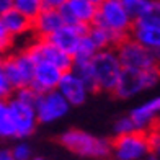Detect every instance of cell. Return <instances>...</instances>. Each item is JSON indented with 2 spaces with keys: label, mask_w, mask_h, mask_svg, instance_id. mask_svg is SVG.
<instances>
[{
  "label": "cell",
  "mask_w": 160,
  "mask_h": 160,
  "mask_svg": "<svg viewBox=\"0 0 160 160\" xmlns=\"http://www.w3.org/2000/svg\"><path fill=\"white\" fill-rule=\"evenodd\" d=\"M12 7L21 15H25L28 20H33L38 13L44 8L42 7V0H13Z\"/></svg>",
  "instance_id": "cell-20"
},
{
  "label": "cell",
  "mask_w": 160,
  "mask_h": 160,
  "mask_svg": "<svg viewBox=\"0 0 160 160\" xmlns=\"http://www.w3.org/2000/svg\"><path fill=\"white\" fill-rule=\"evenodd\" d=\"M87 36L92 39V42L95 44V48L100 51V49H108V48H116L122 41L119 36H116L114 33L105 30L101 26H97V25H90L88 30H87Z\"/></svg>",
  "instance_id": "cell-18"
},
{
  "label": "cell",
  "mask_w": 160,
  "mask_h": 160,
  "mask_svg": "<svg viewBox=\"0 0 160 160\" xmlns=\"http://www.w3.org/2000/svg\"><path fill=\"white\" fill-rule=\"evenodd\" d=\"M92 25L101 26L124 39L132 28V17L119 0H105L97 5V15Z\"/></svg>",
  "instance_id": "cell-4"
},
{
  "label": "cell",
  "mask_w": 160,
  "mask_h": 160,
  "mask_svg": "<svg viewBox=\"0 0 160 160\" xmlns=\"http://www.w3.org/2000/svg\"><path fill=\"white\" fill-rule=\"evenodd\" d=\"M13 36L7 31V28L3 26V23L0 21V54H7L8 51L13 48Z\"/></svg>",
  "instance_id": "cell-25"
},
{
  "label": "cell",
  "mask_w": 160,
  "mask_h": 160,
  "mask_svg": "<svg viewBox=\"0 0 160 160\" xmlns=\"http://www.w3.org/2000/svg\"><path fill=\"white\" fill-rule=\"evenodd\" d=\"M62 18L59 10L42 8L38 15L31 20V33L34 38H49L54 31L62 26Z\"/></svg>",
  "instance_id": "cell-16"
},
{
  "label": "cell",
  "mask_w": 160,
  "mask_h": 160,
  "mask_svg": "<svg viewBox=\"0 0 160 160\" xmlns=\"http://www.w3.org/2000/svg\"><path fill=\"white\" fill-rule=\"evenodd\" d=\"M10 154L13 157V160H30L33 157L31 147L26 142H18L10 149Z\"/></svg>",
  "instance_id": "cell-23"
},
{
  "label": "cell",
  "mask_w": 160,
  "mask_h": 160,
  "mask_svg": "<svg viewBox=\"0 0 160 160\" xmlns=\"http://www.w3.org/2000/svg\"><path fill=\"white\" fill-rule=\"evenodd\" d=\"M65 0H42V7L44 8H52V10H59L64 5Z\"/></svg>",
  "instance_id": "cell-27"
},
{
  "label": "cell",
  "mask_w": 160,
  "mask_h": 160,
  "mask_svg": "<svg viewBox=\"0 0 160 160\" xmlns=\"http://www.w3.org/2000/svg\"><path fill=\"white\" fill-rule=\"evenodd\" d=\"M17 137L15 126H13L8 103L7 100H0V139H13Z\"/></svg>",
  "instance_id": "cell-19"
},
{
  "label": "cell",
  "mask_w": 160,
  "mask_h": 160,
  "mask_svg": "<svg viewBox=\"0 0 160 160\" xmlns=\"http://www.w3.org/2000/svg\"><path fill=\"white\" fill-rule=\"evenodd\" d=\"M0 21L3 23L7 31H8L13 38L23 36L26 33H31V20H28L25 15H21V13L17 12L13 7L0 15Z\"/></svg>",
  "instance_id": "cell-17"
},
{
  "label": "cell",
  "mask_w": 160,
  "mask_h": 160,
  "mask_svg": "<svg viewBox=\"0 0 160 160\" xmlns=\"http://www.w3.org/2000/svg\"><path fill=\"white\" fill-rule=\"evenodd\" d=\"M145 160H158V157L155 154H149L147 157H145Z\"/></svg>",
  "instance_id": "cell-31"
},
{
  "label": "cell",
  "mask_w": 160,
  "mask_h": 160,
  "mask_svg": "<svg viewBox=\"0 0 160 160\" xmlns=\"http://www.w3.org/2000/svg\"><path fill=\"white\" fill-rule=\"evenodd\" d=\"M13 92L15 90L12 88L10 82L7 80L5 74L2 72V69H0V100H8L13 95Z\"/></svg>",
  "instance_id": "cell-26"
},
{
  "label": "cell",
  "mask_w": 160,
  "mask_h": 160,
  "mask_svg": "<svg viewBox=\"0 0 160 160\" xmlns=\"http://www.w3.org/2000/svg\"><path fill=\"white\" fill-rule=\"evenodd\" d=\"M59 142L69 152L87 158H106L110 157L111 141L98 137L82 129H69L59 136Z\"/></svg>",
  "instance_id": "cell-1"
},
{
  "label": "cell",
  "mask_w": 160,
  "mask_h": 160,
  "mask_svg": "<svg viewBox=\"0 0 160 160\" xmlns=\"http://www.w3.org/2000/svg\"><path fill=\"white\" fill-rule=\"evenodd\" d=\"M57 92L65 98V101L70 105V106H78V105H83L87 97L90 95L87 85L80 80L72 70H65L62 72L61 80L57 83Z\"/></svg>",
  "instance_id": "cell-13"
},
{
  "label": "cell",
  "mask_w": 160,
  "mask_h": 160,
  "mask_svg": "<svg viewBox=\"0 0 160 160\" xmlns=\"http://www.w3.org/2000/svg\"><path fill=\"white\" fill-rule=\"evenodd\" d=\"M34 64L36 62L33 61V57L26 52V49H23V51H18V52L3 56L0 69L5 74L7 80L10 82L12 88L18 90L31 85Z\"/></svg>",
  "instance_id": "cell-6"
},
{
  "label": "cell",
  "mask_w": 160,
  "mask_h": 160,
  "mask_svg": "<svg viewBox=\"0 0 160 160\" xmlns=\"http://www.w3.org/2000/svg\"><path fill=\"white\" fill-rule=\"evenodd\" d=\"M158 78H160L158 67L145 69V70L122 67L118 77V82H116L111 93L121 100H129L145 90L152 88V87H155Z\"/></svg>",
  "instance_id": "cell-2"
},
{
  "label": "cell",
  "mask_w": 160,
  "mask_h": 160,
  "mask_svg": "<svg viewBox=\"0 0 160 160\" xmlns=\"http://www.w3.org/2000/svg\"><path fill=\"white\" fill-rule=\"evenodd\" d=\"M69 110H70V105L57 90L39 93L34 103L38 124H51V122L59 121L69 113Z\"/></svg>",
  "instance_id": "cell-8"
},
{
  "label": "cell",
  "mask_w": 160,
  "mask_h": 160,
  "mask_svg": "<svg viewBox=\"0 0 160 160\" xmlns=\"http://www.w3.org/2000/svg\"><path fill=\"white\" fill-rule=\"evenodd\" d=\"M92 3H95V5H100L101 2H105V0H90Z\"/></svg>",
  "instance_id": "cell-32"
},
{
  "label": "cell",
  "mask_w": 160,
  "mask_h": 160,
  "mask_svg": "<svg viewBox=\"0 0 160 160\" xmlns=\"http://www.w3.org/2000/svg\"><path fill=\"white\" fill-rule=\"evenodd\" d=\"M2 59H3V54H0V64H2Z\"/></svg>",
  "instance_id": "cell-34"
},
{
  "label": "cell",
  "mask_w": 160,
  "mask_h": 160,
  "mask_svg": "<svg viewBox=\"0 0 160 160\" xmlns=\"http://www.w3.org/2000/svg\"><path fill=\"white\" fill-rule=\"evenodd\" d=\"M90 69L97 92H113L122 65L113 48L100 49L90 59Z\"/></svg>",
  "instance_id": "cell-3"
},
{
  "label": "cell",
  "mask_w": 160,
  "mask_h": 160,
  "mask_svg": "<svg viewBox=\"0 0 160 160\" xmlns=\"http://www.w3.org/2000/svg\"><path fill=\"white\" fill-rule=\"evenodd\" d=\"M0 160H13V157L10 154V149H2L0 150Z\"/></svg>",
  "instance_id": "cell-30"
},
{
  "label": "cell",
  "mask_w": 160,
  "mask_h": 160,
  "mask_svg": "<svg viewBox=\"0 0 160 160\" xmlns=\"http://www.w3.org/2000/svg\"><path fill=\"white\" fill-rule=\"evenodd\" d=\"M158 113H160V98L157 97V98H150L147 101H144V103L137 105L128 113V116L132 121L136 131L147 132V131L157 128Z\"/></svg>",
  "instance_id": "cell-12"
},
{
  "label": "cell",
  "mask_w": 160,
  "mask_h": 160,
  "mask_svg": "<svg viewBox=\"0 0 160 160\" xmlns=\"http://www.w3.org/2000/svg\"><path fill=\"white\" fill-rule=\"evenodd\" d=\"M30 160H46V158H42V157H31Z\"/></svg>",
  "instance_id": "cell-33"
},
{
  "label": "cell",
  "mask_w": 160,
  "mask_h": 160,
  "mask_svg": "<svg viewBox=\"0 0 160 160\" xmlns=\"http://www.w3.org/2000/svg\"><path fill=\"white\" fill-rule=\"evenodd\" d=\"M87 30H88V26H85V25H62L59 30L54 31L48 39L52 42L57 49H61L62 52L69 54L72 57L77 52L80 38L87 33Z\"/></svg>",
  "instance_id": "cell-14"
},
{
  "label": "cell",
  "mask_w": 160,
  "mask_h": 160,
  "mask_svg": "<svg viewBox=\"0 0 160 160\" xmlns=\"http://www.w3.org/2000/svg\"><path fill=\"white\" fill-rule=\"evenodd\" d=\"M97 48L95 44L92 42V39L87 36V33L80 38V42H78V48H77V52L72 56V59H92V56L97 52Z\"/></svg>",
  "instance_id": "cell-21"
},
{
  "label": "cell",
  "mask_w": 160,
  "mask_h": 160,
  "mask_svg": "<svg viewBox=\"0 0 160 160\" xmlns=\"http://www.w3.org/2000/svg\"><path fill=\"white\" fill-rule=\"evenodd\" d=\"M25 49L33 57L34 62H49L62 72L70 70L72 67V57L62 52L61 49H57L48 38H34L31 44L26 46Z\"/></svg>",
  "instance_id": "cell-9"
},
{
  "label": "cell",
  "mask_w": 160,
  "mask_h": 160,
  "mask_svg": "<svg viewBox=\"0 0 160 160\" xmlns=\"http://www.w3.org/2000/svg\"><path fill=\"white\" fill-rule=\"evenodd\" d=\"M134 129V124H132V121H131V118L128 114L124 116H121V118H118L114 121V124H113V132L114 136H122V134H129V132H132Z\"/></svg>",
  "instance_id": "cell-22"
},
{
  "label": "cell",
  "mask_w": 160,
  "mask_h": 160,
  "mask_svg": "<svg viewBox=\"0 0 160 160\" xmlns=\"http://www.w3.org/2000/svg\"><path fill=\"white\" fill-rule=\"evenodd\" d=\"M119 2H121L122 5L126 7V8H128V12L131 13V17H132V12H134V8H136V7L139 5V2H141V0H119Z\"/></svg>",
  "instance_id": "cell-28"
},
{
  "label": "cell",
  "mask_w": 160,
  "mask_h": 160,
  "mask_svg": "<svg viewBox=\"0 0 160 160\" xmlns=\"http://www.w3.org/2000/svg\"><path fill=\"white\" fill-rule=\"evenodd\" d=\"M150 152L147 132L132 131L129 134L116 136L111 141L110 157L113 160H145Z\"/></svg>",
  "instance_id": "cell-7"
},
{
  "label": "cell",
  "mask_w": 160,
  "mask_h": 160,
  "mask_svg": "<svg viewBox=\"0 0 160 160\" xmlns=\"http://www.w3.org/2000/svg\"><path fill=\"white\" fill-rule=\"evenodd\" d=\"M12 2L13 0H0V15L3 12H7L8 8H12Z\"/></svg>",
  "instance_id": "cell-29"
},
{
  "label": "cell",
  "mask_w": 160,
  "mask_h": 160,
  "mask_svg": "<svg viewBox=\"0 0 160 160\" xmlns=\"http://www.w3.org/2000/svg\"><path fill=\"white\" fill-rule=\"evenodd\" d=\"M7 103H8V110H10L13 126H15L17 137L18 139H26V137H30L36 131V126H38L34 106L15 98L13 95L7 100Z\"/></svg>",
  "instance_id": "cell-10"
},
{
  "label": "cell",
  "mask_w": 160,
  "mask_h": 160,
  "mask_svg": "<svg viewBox=\"0 0 160 160\" xmlns=\"http://www.w3.org/2000/svg\"><path fill=\"white\" fill-rule=\"evenodd\" d=\"M62 70L49 62H36L34 72L31 78V88L36 93H46L57 88V83L61 80Z\"/></svg>",
  "instance_id": "cell-15"
},
{
  "label": "cell",
  "mask_w": 160,
  "mask_h": 160,
  "mask_svg": "<svg viewBox=\"0 0 160 160\" xmlns=\"http://www.w3.org/2000/svg\"><path fill=\"white\" fill-rule=\"evenodd\" d=\"M64 25H85L90 26L97 15V5L90 0H65L59 8Z\"/></svg>",
  "instance_id": "cell-11"
},
{
  "label": "cell",
  "mask_w": 160,
  "mask_h": 160,
  "mask_svg": "<svg viewBox=\"0 0 160 160\" xmlns=\"http://www.w3.org/2000/svg\"><path fill=\"white\" fill-rule=\"evenodd\" d=\"M118 59L122 67L129 69H154L158 67V51L149 49L137 41H134L131 36L124 38L118 46L114 48Z\"/></svg>",
  "instance_id": "cell-5"
},
{
  "label": "cell",
  "mask_w": 160,
  "mask_h": 160,
  "mask_svg": "<svg viewBox=\"0 0 160 160\" xmlns=\"http://www.w3.org/2000/svg\"><path fill=\"white\" fill-rule=\"evenodd\" d=\"M38 95H39V93H36L31 87H25V88H18V90L13 92V97H15V98L25 101V103H28V105H33V106L36 103Z\"/></svg>",
  "instance_id": "cell-24"
}]
</instances>
